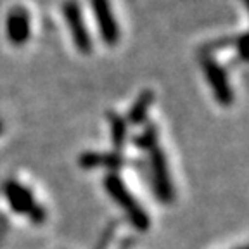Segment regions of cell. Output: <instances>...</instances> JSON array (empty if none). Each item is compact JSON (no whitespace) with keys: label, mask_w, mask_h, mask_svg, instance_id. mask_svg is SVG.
Here are the masks:
<instances>
[{"label":"cell","mask_w":249,"mask_h":249,"mask_svg":"<svg viewBox=\"0 0 249 249\" xmlns=\"http://www.w3.org/2000/svg\"><path fill=\"white\" fill-rule=\"evenodd\" d=\"M104 187L107 194L118 202V206L126 213L128 220L132 222L133 227H137L139 230H147L149 229V216L139 202L135 201V197L132 196V192L128 191V187L124 185L123 180L120 178V175L116 173H107L104 178Z\"/></svg>","instance_id":"1"},{"label":"cell","mask_w":249,"mask_h":249,"mask_svg":"<svg viewBox=\"0 0 249 249\" xmlns=\"http://www.w3.org/2000/svg\"><path fill=\"white\" fill-rule=\"evenodd\" d=\"M199 64L206 76L208 85L213 90V95L220 106H230L233 102V90L230 87L229 74L225 68L213 57V55L199 54Z\"/></svg>","instance_id":"2"},{"label":"cell","mask_w":249,"mask_h":249,"mask_svg":"<svg viewBox=\"0 0 249 249\" xmlns=\"http://www.w3.org/2000/svg\"><path fill=\"white\" fill-rule=\"evenodd\" d=\"M149 168H151L152 187H154L158 199L163 202H171L175 197V189H173V182H171L166 154L160 145L149 151Z\"/></svg>","instance_id":"3"},{"label":"cell","mask_w":249,"mask_h":249,"mask_svg":"<svg viewBox=\"0 0 249 249\" xmlns=\"http://www.w3.org/2000/svg\"><path fill=\"white\" fill-rule=\"evenodd\" d=\"M2 191H4L5 197H7L12 210L18 211V213L30 214L31 220L35 223L43 222L45 211L35 202L30 189H26V187L21 185V183L16 182V180H5L4 185H2Z\"/></svg>","instance_id":"4"},{"label":"cell","mask_w":249,"mask_h":249,"mask_svg":"<svg viewBox=\"0 0 249 249\" xmlns=\"http://www.w3.org/2000/svg\"><path fill=\"white\" fill-rule=\"evenodd\" d=\"M62 14L70 28V33L73 36V42L76 49L82 54H90L92 52V36L87 30L85 19H83L82 9L78 5L76 0H68L62 5Z\"/></svg>","instance_id":"5"},{"label":"cell","mask_w":249,"mask_h":249,"mask_svg":"<svg viewBox=\"0 0 249 249\" xmlns=\"http://www.w3.org/2000/svg\"><path fill=\"white\" fill-rule=\"evenodd\" d=\"M93 18L99 24V33H101L102 42L107 47H116L120 42V26L114 18L113 7L109 0H90Z\"/></svg>","instance_id":"6"},{"label":"cell","mask_w":249,"mask_h":249,"mask_svg":"<svg viewBox=\"0 0 249 249\" xmlns=\"http://www.w3.org/2000/svg\"><path fill=\"white\" fill-rule=\"evenodd\" d=\"M5 33L14 47H23L31 36L30 12L23 5H16L9 11L5 19Z\"/></svg>","instance_id":"7"},{"label":"cell","mask_w":249,"mask_h":249,"mask_svg":"<svg viewBox=\"0 0 249 249\" xmlns=\"http://www.w3.org/2000/svg\"><path fill=\"white\" fill-rule=\"evenodd\" d=\"M80 166L85 168V170H97V168H104L109 170L111 173H114L116 170L123 168L124 164L128 163V160L124 158L121 152H95V151H89L83 152L78 160Z\"/></svg>","instance_id":"8"},{"label":"cell","mask_w":249,"mask_h":249,"mask_svg":"<svg viewBox=\"0 0 249 249\" xmlns=\"http://www.w3.org/2000/svg\"><path fill=\"white\" fill-rule=\"evenodd\" d=\"M152 102H154V92L149 90V89L142 90V92L137 95V99L132 104V107H130L128 116L124 118L126 123L133 124V126L144 124L145 118H147V113H149V107L152 106Z\"/></svg>","instance_id":"9"},{"label":"cell","mask_w":249,"mask_h":249,"mask_svg":"<svg viewBox=\"0 0 249 249\" xmlns=\"http://www.w3.org/2000/svg\"><path fill=\"white\" fill-rule=\"evenodd\" d=\"M109 121V132H111V144H113L114 151L121 152L126 145L128 140V123L121 114L114 113V111H107L106 114Z\"/></svg>","instance_id":"10"},{"label":"cell","mask_w":249,"mask_h":249,"mask_svg":"<svg viewBox=\"0 0 249 249\" xmlns=\"http://www.w3.org/2000/svg\"><path fill=\"white\" fill-rule=\"evenodd\" d=\"M133 145L140 151L149 152L151 149L158 147V126L154 123L145 124V128L142 130V133H139L137 137H133Z\"/></svg>","instance_id":"11"},{"label":"cell","mask_w":249,"mask_h":249,"mask_svg":"<svg viewBox=\"0 0 249 249\" xmlns=\"http://www.w3.org/2000/svg\"><path fill=\"white\" fill-rule=\"evenodd\" d=\"M239 57L249 61V33H241L237 35V45H235Z\"/></svg>","instance_id":"12"},{"label":"cell","mask_w":249,"mask_h":249,"mask_svg":"<svg viewBox=\"0 0 249 249\" xmlns=\"http://www.w3.org/2000/svg\"><path fill=\"white\" fill-rule=\"evenodd\" d=\"M242 4L246 5V9H248V12H249V0H242Z\"/></svg>","instance_id":"13"},{"label":"cell","mask_w":249,"mask_h":249,"mask_svg":"<svg viewBox=\"0 0 249 249\" xmlns=\"http://www.w3.org/2000/svg\"><path fill=\"white\" fill-rule=\"evenodd\" d=\"M2 132H4V121L0 120V133H2Z\"/></svg>","instance_id":"14"}]
</instances>
